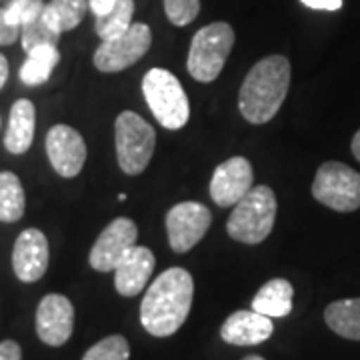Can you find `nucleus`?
<instances>
[{
	"label": "nucleus",
	"mask_w": 360,
	"mask_h": 360,
	"mask_svg": "<svg viewBox=\"0 0 360 360\" xmlns=\"http://www.w3.org/2000/svg\"><path fill=\"white\" fill-rule=\"evenodd\" d=\"M193 295L194 281L188 270L180 266L165 270L142 298V328L158 338L172 336L188 319Z\"/></svg>",
	"instance_id": "1"
},
{
	"label": "nucleus",
	"mask_w": 360,
	"mask_h": 360,
	"mask_svg": "<svg viewBox=\"0 0 360 360\" xmlns=\"http://www.w3.org/2000/svg\"><path fill=\"white\" fill-rule=\"evenodd\" d=\"M290 86V63L283 54L258 60L246 75L238 94V108L250 124H264L281 110Z\"/></svg>",
	"instance_id": "2"
},
{
	"label": "nucleus",
	"mask_w": 360,
	"mask_h": 360,
	"mask_svg": "<svg viewBox=\"0 0 360 360\" xmlns=\"http://www.w3.org/2000/svg\"><path fill=\"white\" fill-rule=\"evenodd\" d=\"M276 220V194L270 186H252L243 200L234 205L226 222L232 240L243 245H260Z\"/></svg>",
	"instance_id": "3"
},
{
	"label": "nucleus",
	"mask_w": 360,
	"mask_h": 360,
	"mask_svg": "<svg viewBox=\"0 0 360 360\" xmlns=\"http://www.w3.org/2000/svg\"><path fill=\"white\" fill-rule=\"evenodd\" d=\"M142 94L160 127L179 130L188 122L191 103L172 72L165 68H150L142 78Z\"/></svg>",
	"instance_id": "4"
},
{
	"label": "nucleus",
	"mask_w": 360,
	"mask_h": 360,
	"mask_svg": "<svg viewBox=\"0 0 360 360\" xmlns=\"http://www.w3.org/2000/svg\"><path fill=\"white\" fill-rule=\"evenodd\" d=\"M234 46V30L229 22L202 26L191 42L186 68L198 82L217 80Z\"/></svg>",
	"instance_id": "5"
},
{
	"label": "nucleus",
	"mask_w": 360,
	"mask_h": 360,
	"mask_svg": "<svg viewBox=\"0 0 360 360\" xmlns=\"http://www.w3.org/2000/svg\"><path fill=\"white\" fill-rule=\"evenodd\" d=\"M116 158L124 174L136 176L146 170L155 155V129L136 112L124 110L115 122Z\"/></svg>",
	"instance_id": "6"
},
{
	"label": "nucleus",
	"mask_w": 360,
	"mask_h": 360,
	"mask_svg": "<svg viewBox=\"0 0 360 360\" xmlns=\"http://www.w3.org/2000/svg\"><path fill=\"white\" fill-rule=\"evenodd\" d=\"M312 196L338 212L360 208V172L342 162H324L312 182Z\"/></svg>",
	"instance_id": "7"
},
{
	"label": "nucleus",
	"mask_w": 360,
	"mask_h": 360,
	"mask_svg": "<svg viewBox=\"0 0 360 360\" xmlns=\"http://www.w3.org/2000/svg\"><path fill=\"white\" fill-rule=\"evenodd\" d=\"M153 44V30L144 22H132L129 30L120 37L103 40L94 51L92 63L101 72H120L136 65Z\"/></svg>",
	"instance_id": "8"
},
{
	"label": "nucleus",
	"mask_w": 360,
	"mask_h": 360,
	"mask_svg": "<svg viewBox=\"0 0 360 360\" xmlns=\"http://www.w3.org/2000/svg\"><path fill=\"white\" fill-rule=\"evenodd\" d=\"M212 214L200 202H180L174 205L167 214L168 245L174 252H188L205 238L206 231L210 229Z\"/></svg>",
	"instance_id": "9"
},
{
	"label": "nucleus",
	"mask_w": 360,
	"mask_h": 360,
	"mask_svg": "<svg viewBox=\"0 0 360 360\" xmlns=\"http://www.w3.org/2000/svg\"><path fill=\"white\" fill-rule=\"evenodd\" d=\"M136 238H139V229L132 220L124 217L112 220L90 248V266L98 272L115 270L120 264V260L136 246Z\"/></svg>",
	"instance_id": "10"
},
{
	"label": "nucleus",
	"mask_w": 360,
	"mask_h": 360,
	"mask_svg": "<svg viewBox=\"0 0 360 360\" xmlns=\"http://www.w3.org/2000/svg\"><path fill=\"white\" fill-rule=\"evenodd\" d=\"M46 155L63 179H75L86 162V144L72 127L54 124L46 134Z\"/></svg>",
	"instance_id": "11"
},
{
	"label": "nucleus",
	"mask_w": 360,
	"mask_h": 360,
	"mask_svg": "<svg viewBox=\"0 0 360 360\" xmlns=\"http://www.w3.org/2000/svg\"><path fill=\"white\" fill-rule=\"evenodd\" d=\"M75 330V307L63 295H46L37 309V335L49 347H63Z\"/></svg>",
	"instance_id": "12"
},
{
	"label": "nucleus",
	"mask_w": 360,
	"mask_h": 360,
	"mask_svg": "<svg viewBox=\"0 0 360 360\" xmlns=\"http://www.w3.org/2000/svg\"><path fill=\"white\" fill-rule=\"evenodd\" d=\"M255 182L252 165L245 156H232L217 167L210 180V196L222 208L234 206L250 193Z\"/></svg>",
	"instance_id": "13"
},
{
	"label": "nucleus",
	"mask_w": 360,
	"mask_h": 360,
	"mask_svg": "<svg viewBox=\"0 0 360 360\" xmlns=\"http://www.w3.org/2000/svg\"><path fill=\"white\" fill-rule=\"evenodd\" d=\"M49 240L39 229H26L18 234L13 248V269L20 283H37L49 269Z\"/></svg>",
	"instance_id": "14"
},
{
	"label": "nucleus",
	"mask_w": 360,
	"mask_h": 360,
	"mask_svg": "<svg viewBox=\"0 0 360 360\" xmlns=\"http://www.w3.org/2000/svg\"><path fill=\"white\" fill-rule=\"evenodd\" d=\"M272 333V319L257 310H236L220 326L222 340L234 347H255L269 340Z\"/></svg>",
	"instance_id": "15"
},
{
	"label": "nucleus",
	"mask_w": 360,
	"mask_h": 360,
	"mask_svg": "<svg viewBox=\"0 0 360 360\" xmlns=\"http://www.w3.org/2000/svg\"><path fill=\"white\" fill-rule=\"evenodd\" d=\"M155 264V255L150 252V248L134 246L115 269L116 292L127 298L141 295L142 288L153 276Z\"/></svg>",
	"instance_id": "16"
},
{
	"label": "nucleus",
	"mask_w": 360,
	"mask_h": 360,
	"mask_svg": "<svg viewBox=\"0 0 360 360\" xmlns=\"http://www.w3.org/2000/svg\"><path fill=\"white\" fill-rule=\"evenodd\" d=\"M37 129V110L34 104L20 98L13 104L8 116V129L4 134V146L13 155H25L34 141Z\"/></svg>",
	"instance_id": "17"
},
{
	"label": "nucleus",
	"mask_w": 360,
	"mask_h": 360,
	"mask_svg": "<svg viewBox=\"0 0 360 360\" xmlns=\"http://www.w3.org/2000/svg\"><path fill=\"white\" fill-rule=\"evenodd\" d=\"M295 288L286 278H272L252 298V310L269 319H283L292 310Z\"/></svg>",
	"instance_id": "18"
},
{
	"label": "nucleus",
	"mask_w": 360,
	"mask_h": 360,
	"mask_svg": "<svg viewBox=\"0 0 360 360\" xmlns=\"http://www.w3.org/2000/svg\"><path fill=\"white\" fill-rule=\"evenodd\" d=\"M326 326L342 338L360 340V298H345L324 310Z\"/></svg>",
	"instance_id": "19"
},
{
	"label": "nucleus",
	"mask_w": 360,
	"mask_h": 360,
	"mask_svg": "<svg viewBox=\"0 0 360 360\" xmlns=\"http://www.w3.org/2000/svg\"><path fill=\"white\" fill-rule=\"evenodd\" d=\"M86 11L89 0H51L42 11V20L56 34H63L77 28L84 20Z\"/></svg>",
	"instance_id": "20"
},
{
	"label": "nucleus",
	"mask_w": 360,
	"mask_h": 360,
	"mask_svg": "<svg viewBox=\"0 0 360 360\" xmlns=\"http://www.w3.org/2000/svg\"><path fill=\"white\" fill-rule=\"evenodd\" d=\"M60 63V52L58 46L44 44L37 46L28 52L25 65L20 66V80L26 86H40L44 82H49L52 70Z\"/></svg>",
	"instance_id": "21"
},
{
	"label": "nucleus",
	"mask_w": 360,
	"mask_h": 360,
	"mask_svg": "<svg viewBox=\"0 0 360 360\" xmlns=\"http://www.w3.org/2000/svg\"><path fill=\"white\" fill-rule=\"evenodd\" d=\"M26 208L25 188L14 172H0V220L16 222L22 219Z\"/></svg>",
	"instance_id": "22"
},
{
	"label": "nucleus",
	"mask_w": 360,
	"mask_h": 360,
	"mask_svg": "<svg viewBox=\"0 0 360 360\" xmlns=\"http://www.w3.org/2000/svg\"><path fill=\"white\" fill-rule=\"evenodd\" d=\"M134 16V0H116L115 8L104 16H96L94 30L103 40H110L124 34L132 26Z\"/></svg>",
	"instance_id": "23"
},
{
	"label": "nucleus",
	"mask_w": 360,
	"mask_h": 360,
	"mask_svg": "<svg viewBox=\"0 0 360 360\" xmlns=\"http://www.w3.org/2000/svg\"><path fill=\"white\" fill-rule=\"evenodd\" d=\"M130 359V345L124 336L112 335L103 338L94 347L86 350L82 360H129Z\"/></svg>",
	"instance_id": "24"
},
{
	"label": "nucleus",
	"mask_w": 360,
	"mask_h": 360,
	"mask_svg": "<svg viewBox=\"0 0 360 360\" xmlns=\"http://www.w3.org/2000/svg\"><path fill=\"white\" fill-rule=\"evenodd\" d=\"M58 40L60 34H56L54 30H51L46 22L42 20V16L28 22V25L20 26V42H22V49L25 52L32 51L37 46H44V44H52V46H58Z\"/></svg>",
	"instance_id": "25"
},
{
	"label": "nucleus",
	"mask_w": 360,
	"mask_h": 360,
	"mask_svg": "<svg viewBox=\"0 0 360 360\" xmlns=\"http://www.w3.org/2000/svg\"><path fill=\"white\" fill-rule=\"evenodd\" d=\"M44 6V0H8V4L4 6V14L11 25L25 26L40 18Z\"/></svg>",
	"instance_id": "26"
},
{
	"label": "nucleus",
	"mask_w": 360,
	"mask_h": 360,
	"mask_svg": "<svg viewBox=\"0 0 360 360\" xmlns=\"http://www.w3.org/2000/svg\"><path fill=\"white\" fill-rule=\"evenodd\" d=\"M165 13L170 25H191L200 13V0H165Z\"/></svg>",
	"instance_id": "27"
},
{
	"label": "nucleus",
	"mask_w": 360,
	"mask_h": 360,
	"mask_svg": "<svg viewBox=\"0 0 360 360\" xmlns=\"http://www.w3.org/2000/svg\"><path fill=\"white\" fill-rule=\"evenodd\" d=\"M18 39H20V26H14L6 20L4 6H2L0 8V46H11Z\"/></svg>",
	"instance_id": "28"
},
{
	"label": "nucleus",
	"mask_w": 360,
	"mask_h": 360,
	"mask_svg": "<svg viewBox=\"0 0 360 360\" xmlns=\"http://www.w3.org/2000/svg\"><path fill=\"white\" fill-rule=\"evenodd\" d=\"M0 360H22V348L14 340L0 342Z\"/></svg>",
	"instance_id": "29"
},
{
	"label": "nucleus",
	"mask_w": 360,
	"mask_h": 360,
	"mask_svg": "<svg viewBox=\"0 0 360 360\" xmlns=\"http://www.w3.org/2000/svg\"><path fill=\"white\" fill-rule=\"evenodd\" d=\"M304 6H309L312 11H340L342 8V0H300Z\"/></svg>",
	"instance_id": "30"
},
{
	"label": "nucleus",
	"mask_w": 360,
	"mask_h": 360,
	"mask_svg": "<svg viewBox=\"0 0 360 360\" xmlns=\"http://www.w3.org/2000/svg\"><path fill=\"white\" fill-rule=\"evenodd\" d=\"M116 0H89V8L94 14V18L96 16H104V14H108L112 8H115Z\"/></svg>",
	"instance_id": "31"
},
{
	"label": "nucleus",
	"mask_w": 360,
	"mask_h": 360,
	"mask_svg": "<svg viewBox=\"0 0 360 360\" xmlns=\"http://www.w3.org/2000/svg\"><path fill=\"white\" fill-rule=\"evenodd\" d=\"M6 80H8V60L4 54H0V89L6 84Z\"/></svg>",
	"instance_id": "32"
},
{
	"label": "nucleus",
	"mask_w": 360,
	"mask_h": 360,
	"mask_svg": "<svg viewBox=\"0 0 360 360\" xmlns=\"http://www.w3.org/2000/svg\"><path fill=\"white\" fill-rule=\"evenodd\" d=\"M350 148H352V155L354 158L360 162V130L354 134V139H352V144H350Z\"/></svg>",
	"instance_id": "33"
},
{
	"label": "nucleus",
	"mask_w": 360,
	"mask_h": 360,
	"mask_svg": "<svg viewBox=\"0 0 360 360\" xmlns=\"http://www.w3.org/2000/svg\"><path fill=\"white\" fill-rule=\"evenodd\" d=\"M243 360H264V359H262V356H257V354H252V356H246V359Z\"/></svg>",
	"instance_id": "34"
}]
</instances>
